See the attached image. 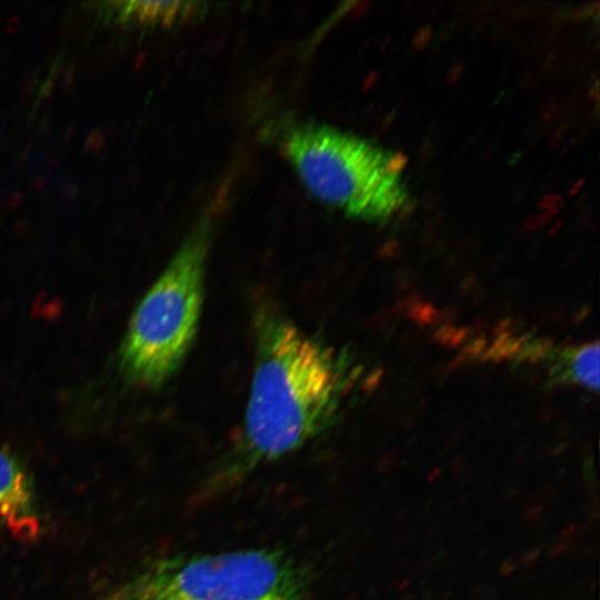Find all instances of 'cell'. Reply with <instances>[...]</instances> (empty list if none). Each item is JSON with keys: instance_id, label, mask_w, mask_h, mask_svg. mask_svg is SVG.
<instances>
[{"instance_id": "6da1fadb", "label": "cell", "mask_w": 600, "mask_h": 600, "mask_svg": "<svg viewBox=\"0 0 600 600\" xmlns=\"http://www.w3.org/2000/svg\"><path fill=\"white\" fill-rule=\"evenodd\" d=\"M256 362L241 434L207 491L236 486L323 432L334 420L352 369L342 351L270 308L254 318Z\"/></svg>"}, {"instance_id": "7a4b0ae2", "label": "cell", "mask_w": 600, "mask_h": 600, "mask_svg": "<svg viewBox=\"0 0 600 600\" xmlns=\"http://www.w3.org/2000/svg\"><path fill=\"white\" fill-rule=\"evenodd\" d=\"M210 233L204 221L188 236L134 310L118 354L129 383L158 388L186 358L203 303Z\"/></svg>"}, {"instance_id": "3957f363", "label": "cell", "mask_w": 600, "mask_h": 600, "mask_svg": "<svg viewBox=\"0 0 600 600\" xmlns=\"http://www.w3.org/2000/svg\"><path fill=\"white\" fill-rule=\"evenodd\" d=\"M97 600H311L308 570L279 549L159 559Z\"/></svg>"}, {"instance_id": "277c9868", "label": "cell", "mask_w": 600, "mask_h": 600, "mask_svg": "<svg viewBox=\"0 0 600 600\" xmlns=\"http://www.w3.org/2000/svg\"><path fill=\"white\" fill-rule=\"evenodd\" d=\"M283 151L308 191L364 220H382L410 203L401 178L406 157L328 126L291 130Z\"/></svg>"}, {"instance_id": "5b68a950", "label": "cell", "mask_w": 600, "mask_h": 600, "mask_svg": "<svg viewBox=\"0 0 600 600\" xmlns=\"http://www.w3.org/2000/svg\"><path fill=\"white\" fill-rule=\"evenodd\" d=\"M0 527L20 541L36 540L42 527L30 472L4 448H0Z\"/></svg>"}, {"instance_id": "8992f818", "label": "cell", "mask_w": 600, "mask_h": 600, "mask_svg": "<svg viewBox=\"0 0 600 600\" xmlns=\"http://www.w3.org/2000/svg\"><path fill=\"white\" fill-rule=\"evenodd\" d=\"M108 16L120 21L171 26L183 22L198 14L201 2L198 1H120L106 9Z\"/></svg>"}, {"instance_id": "52a82bcc", "label": "cell", "mask_w": 600, "mask_h": 600, "mask_svg": "<svg viewBox=\"0 0 600 600\" xmlns=\"http://www.w3.org/2000/svg\"><path fill=\"white\" fill-rule=\"evenodd\" d=\"M554 369L558 378L598 391L599 343L567 349L559 354Z\"/></svg>"}, {"instance_id": "ba28073f", "label": "cell", "mask_w": 600, "mask_h": 600, "mask_svg": "<svg viewBox=\"0 0 600 600\" xmlns=\"http://www.w3.org/2000/svg\"><path fill=\"white\" fill-rule=\"evenodd\" d=\"M540 554V551L538 549H531L521 554V562L523 566H531L536 562Z\"/></svg>"}, {"instance_id": "9c48e42d", "label": "cell", "mask_w": 600, "mask_h": 600, "mask_svg": "<svg viewBox=\"0 0 600 600\" xmlns=\"http://www.w3.org/2000/svg\"><path fill=\"white\" fill-rule=\"evenodd\" d=\"M514 569H516V563L511 559H508L501 563L499 568V573L503 577H507L511 574L514 571Z\"/></svg>"}, {"instance_id": "30bf717a", "label": "cell", "mask_w": 600, "mask_h": 600, "mask_svg": "<svg viewBox=\"0 0 600 600\" xmlns=\"http://www.w3.org/2000/svg\"><path fill=\"white\" fill-rule=\"evenodd\" d=\"M542 512H543L542 506H534V507L529 508L527 512L524 513V516H526V519L532 520L541 516Z\"/></svg>"}, {"instance_id": "8fae6325", "label": "cell", "mask_w": 600, "mask_h": 600, "mask_svg": "<svg viewBox=\"0 0 600 600\" xmlns=\"http://www.w3.org/2000/svg\"><path fill=\"white\" fill-rule=\"evenodd\" d=\"M569 542L570 541H562L560 543H556L549 551V556L550 557H554V556H558L560 554L561 552H563L568 546H569Z\"/></svg>"}, {"instance_id": "7c38bea8", "label": "cell", "mask_w": 600, "mask_h": 600, "mask_svg": "<svg viewBox=\"0 0 600 600\" xmlns=\"http://www.w3.org/2000/svg\"><path fill=\"white\" fill-rule=\"evenodd\" d=\"M574 530H576V524H569L564 529L561 530L560 537H567L573 533Z\"/></svg>"}]
</instances>
